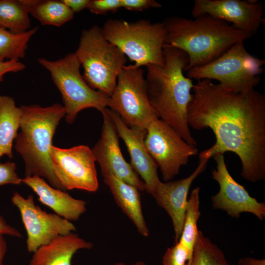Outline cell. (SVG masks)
Wrapping results in <instances>:
<instances>
[{"label": "cell", "instance_id": "cell-21", "mask_svg": "<svg viewBox=\"0 0 265 265\" xmlns=\"http://www.w3.org/2000/svg\"><path fill=\"white\" fill-rule=\"evenodd\" d=\"M22 110L14 99L0 95V159L4 155L12 159L13 142L20 128Z\"/></svg>", "mask_w": 265, "mask_h": 265}, {"label": "cell", "instance_id": "cell-29", "mask_svg": "<svg viewBox=\"0 0 265 265\" xmlns=\"http://www.w3.org/2000/svg\"><path fill=\"white\" fill-rule=\"evenodd\" d=\"M16 165L14 162L7 161L0 162V186L6 184L19 185L22 183L16 172Z\"/></svg>", "mask_w": 265, "mask_h": 265}, {"label": "cell", "instance_id": "cell-12", "mask_svg": "<svg viewBox=\"0 0 265 265\" xmlns=\"http://www.w3.org/2000/svg\"><path fill=\"white\" fill-rule=\"evenodd\" d=\"M11 201L19 210L27 234L26 248L34 253L58 236L74 232L75 226L56 213H48L36 205L33 196L24 198L14 192Z\"/></svg>", "mask_w": 265, "mask_h": 265}, {"label": "cell", "instance_id": "cell-18", "mask_svg": "<svg viewBox=\"0 0 265 265\" xmlns=\"http://www.w3.org/2000/svg\"><path fill=\"white\" fill-rule=\"evenodd\" d=\"M22 183L33 190L41 203L70 221L78 220L86 211V201L74 198L65 191L53 187L42 177H25Z\"/></svg>", "mask_w": 265, "mask_h": 265}, {"label": "cell", "instance_id": "cell-6", "mask_svg": "<svg viewBox=\"0 0 265 265\" xmlns=\"http://www.w3.org/2000/svg\"><path fill=\"white\" fill-rule=\"evenodd\" d=\"M74 53L83 69L82 76L86 83L110 97L126 65V56L105 38L97 25L82 30Z\"/></svg>", "mask_w": 265, "mask_h": 265}, {"label": "cell", "instance_id": "cell-26", "mask_svg": "<svg viewBox=\"0 0 265 265\" xmlns=\"http://www.w3.org/2000/svg\"><path fill=\"white\" fill-rule=\"evenodd\" d=\"M187 265H229L223 251L198 231L192 259Z\"/></svg>", "mask_w": 265, "mask_h": 265}, {"label": "cell", "instance_id": "cell-16", "mask_svg": "<svg viewBox=\"0 0 265 265\" xmlns=\"http://www.w3.org/2000/svg\"><path fill=\"white\" fill-rule=\"evenodd\" d=\"M108 113L115 127L119 137L127 147L131 158V164L141 180L145 190L152 195L160 181L157 164L148 152L144 139L146 130L130 128L120 116L107 107Z\"/></svg>", "mask_w": 265, "mask_h": 265}, {"label": "cell", "instance_id": "cell-5", "mask_svg": "<svg viewBox=\"0 0 265 265\" xmlns=\"http://www.w3.org/2000/svg\"><path fill=\"white\" fill-rule=\"evenodd\" d=\"M105 38L114 45L137 67L163 66L166 31L162 22L145 19L129 22L109 19L101 27Z\"/></svg>", "mask_w": 265, "mask_h": 265}, {"label": "cell", "instance_id": "cell-33", "mask_svg": "<svg viewBox=\"0 0 265 265\" xmlns=\"http://www.w3.org/2000/svg\"><path fill=\"white\" fill-rule=\"evenodd\" d=\"M7 235L16 237H21L20 233L14 227L8 224L0 215V236Z\"/></svg>", "mask_w": 265, "mask_h": 265}, {"label": "cell", "instance_id": "cell-2", "mask_svg": "<svg viewBox=\"0 0 265 265\" xmlns=\"http://www.w3.org/2000/svg\"><path fill=\"white\" fill-rule=\"evenodd\" d=\"M163 66L147 65L145 82L149 101L159 118L171 127L188 144L196 146L187 122L192 99V79L184 72L188 57L183 51L163 47Z\"/></svg>", "mask_w": 265, "mask_h": 265}, {"label": "cell", "instance_id": "cell-20", "mask_svg": "<svg viewBox=\"0 0 265 265\" xmlns=\"http://www.w3.org/2000/svg\"><path fill=\"white\" fill-rule=\"evenodd\" d=\"M104 183L108 186L117 205L134 224L143 237L149 235V230L143 216L139 190L110 174L104 175Z\"/></svg>", "mask_w": 265, "mask_h": 265}, {"label": "cell", "instance_id": "cell-8", "mask_svg": "<svg viewBox=\"0 0 265 265\" xmlns=\"http://www.w3.org/2000/svg\"><path fill=\"white\" fill-rule=\"evenodd\" d=\"M38 61L50 72L61 95L66 110L64 118L68 124L73 123L83 109L94 108L101 112L107 107L109 97L86 83L80 74L81 65L74 53L56 60L40 58Z\"/></svg>", "mask_w": 265, "mask_h": 265}, {"label": "cell", "instance_id": "cell-19", "mask_svg": "<svg viewBox=\"0 0 265 265\" xmlns=\"http://www.w3.org/2000/svg\"><path fill=\"white\" fill-rule=\"evenodd\" d=\"M92 242L73 232L55 238L34 253L28 265H71L74 254L80 249L93 247Z\"/></svg>", "mask_w": 265, "mask_h": 265}, {"label": "cell", "instance_id": "cell-28", "mask_svg": "<svg viewBox=\"0 0 265 265\" xmlns=\"http://www.w3.org/2000/svg\"><path fill=\"white\" fill-rule=\"evenodd\" d=\"M121 8V0H90L87 9L96 15L114 12Z\"/></svg>", "mask_w": 265, "mask_h": 265}, {"label": "cell", "instance_id": "cell-4", "mask_svg": "<svg viewBox=\"0 0 265 265\" xmlns=\"http://www.w3.org/2000/svg\"><path fill=\"white\" fill-rule=\"evenodd\" d=\"M20 107V131L14 148L24 161L25 177L39 176L53 187L64 191L53 171L50 157L53 135L66 115L64 106L55 103L47 107L31 105Z\"/></svg>", "mask_w": 265, "mask_h": 265}, {"label": "cell", "instance_id": "cell-24", "mask_svg": "<svg viewBox=\"0 0 265 265\" xmlns=\"http://www.w3.org/2000/svg\"><path fill=\"white\" fill-rule=\"evenodd\" d=\"M38 29L35 26L26 32L14 34L0 27V62L24 58L28 44Z\"/></svg>", "mask_w": 265, "mask_h": 265}, {"label": "cell", "instance_id": "cell-9", "mask_svg": "<svg viewBox=\"0 0 265 265\" xmlns=\"http://www.w3.org/2000/svg\"><path fill=\"white\" fill-rule=\"evenodd\" d=\"M107 107L117 113L130 128L146 130L153 120L159 118L149 101L142 67L133 64L123 67Z\"/></svg>", "mask_w": 265, "mask_h": 265}, {"label": "cell", "instance_id": "cell-11", "mask_svg": "<svg viewBox=\"0 0 265 265\" xmlns=\"http://www.w3.org/2000/svg\"><path fill=\"white\" fill-rule=\"evenodd\" d=\"M50 157L53 171L64 191L98 189L96 160L89 147L80 145L63 149L52 145Z\"/></svg>", "mask_w": 265, "mask_h": 265}, {"label": "cell", "instance_id": "cell-34", "mask_svg": "<svg viewBox=\"0 0 265 265\" xmlns=\"http://www.w3.org/2000/svg\"><path fill=\"white\" fill-rule=\"evenodd\" d=\"M238 265H265V260L257 259L251 257L243 258L238 260Z\"/></svg>", "mask_w": 265, "mask_h": 265}, {"label": "cell", "instance_id": "cell-31", "mask_svg": "<svg viewBox=\"0 0 265 265\" xmlns=\"http://www.w3.org/2000/svg\"><path fill=\"white\" fill-rule=\"evenodd\" d=\"M26 65L19 60H9L0 62V82L3 80L4 76L9 73H18L24 70Z\"/></svg>", "mask_w": 265, "mask_h": 265}, {"label": "cell", "instance_id": "cell-36", "mask_svg": "<svg viewBox=\"0 0 265 265\" xmlns=\"http://www.w3.org/2000/svg\"><path fill=\"white\" fill-rule=\"evenodd\" d=\"M128 265L122 262H119V263H116L113 265ZM131 265H148L143 261H137L135 262V263Z\"/></svg>", "mask_w": 265, "mask_h": 265}, {"label": "cell", "instance_id": "cell-35", "mask_svg": "<svg viewBox=\"0 0 265 265\" xmlns=\"http://www.w3.org/2000/svg\"><path fill=\"white\" fill-rule=\"evenodd\" d=\"M7 251V244L4 238L0 236V265H4L3 260Z\"/></svg>", "mask_w": 265, "mask_h": 265}, {"label": "cell", "instance_id": "cell-25", "mask_svg": "<svg viewBox=\"0 0 265 265\" xmlns=\"http://www.w3.org/2000/svg\"><path fill=\"white\" fill-rule=\"evenodd\" d=\"M199 192L200 188H195L187 200L183 230L178 241L192 255L199 231L197 229V222L201 215Z\"/></svg>", "mask_w": 265, "mask_h": 265}, {"label": "cell", "instance_id": "cell-30", "mask_svg": "<svg viewBox=\"0 0 265 265\" xmlns=\"http://www.w3.org/2000/svg\"><path fill=\"white\" fill-rule=\"evenodd\" d=\"M121 8L133 11H142L150 8H160L161 5L153 0H121Z\"/></svg>", "mask_w": 265, "mask_h": 265}, {"label": "cell", "instance_id": "cell-3", "mask_svg": "<svg viewBox=\"0 0 265 265\" xmlns=\"http://www.w3.org/2000/svg\"><path fill=\"white\" fill-rule=\"evenodd\" d=\"M162 23L166 31L164 46L181 50L188 56L185 72L213 61L233 45L252 36L208 14L192 20L168 17Z\"/></svg>", "mask_w": 265, "mask_h": 265}, {"label": "cell", "instance_id": "cell-14", "mask_svg": "<svg viewBox=\"0 0 265 265\" xmlns=\"http://www.w3.org/2000/svg\"><path fill=\"white\" fill-rule=\"evenodd\" d=\"M208 14L234 28L253 36L265 23L264 8L261 2L240 0H195L191 11L194 18Z\"/></svg>", "mask_w": 265, "mask_h": 265}, {"label": "cell", "instance_id": "cell-32", "mask_svg": "<svg viewBox=\"0 0 265 265\" xmlns=\"http://www.w3.org/2000/svg\"><path fill=\"white\" fill-rule=\"evenodd\" d=\"M75 13L87 8L90 0H62Z\"/></svg>", "mask_w": 265, "mask_h": 265}, {"label": "cell", "instance_id": "cell-23", "mask_svg": "<svg viewBox=\"0 0 265 265\" xmlns=\"http://www.w3.org/2000/svg\"><path fill=\"white\" fill-rule=\"evenodd\" d=\"M29 14L22 0H0V27L14 34L29 30Z\"/></svg>", "mask_w": 265, "mask_h": 265}, {"label": "cell", "instance_id": "cell-15", "mask_svg": "<svg viewBox=\"0 0 265 265\" xmlns=\"http://www.w3.org/2000/svg\"><path fill=\"white\" fill-rule=\"evenodd\" d=\"M101 113L103 123L101 136L92 151L96 161L100 165L102 175L112 174L135 186L139 191L145 190L143 182L122 154L119 135L108 113L107 107Z\"/></svg>", "mask_w": 265, "mask_h": 265}, {"label": "cell", "instance_id": "cell-13", "mask_svg": "<svg viewBox=\"0 0 265 265\" xmlns=\"http://www.w3.org/2000/svg\"><path fill=\"white\" fill-rule=\"evenodd\" d=\"M213 158L216 165L212 172V177L218 183L219 189L211 197L213 208L223 210L232 217H239L242 212H249L263 220L265 203L259 202L250 196L245 187L232 177L227 167L224 154H217Z\"/></svg>", "mask_w": 265, "mask_h": 265}, {"label": "cell", "instance_id": "cell-10", "mask_svg": "<svg viewBox=\"0 0 265 265\" xmlns=\"http://www.w3.org/2000/svg\"><path fill=\"white\" fill-rule=\"evenodd\" d=\"M144 142L165 182L177 175L181 167L187 164L190 158L198 152L195 146L187 143L159 118L153 120L147 126Z\"/></svg>", "mask_w": 265, "mask_h": 265}, {"label": "cell", "instance_id": "cell-17", "mask_svg": "<svg viewBox=\"0 0 265 265\" xmlns=\"http://www.w3.org/2000/svg\"><path fill=\"white\" fill-rule=\"evenodd\" d=\"M209 160L199 159L195 170L186 178L165 182L160 181L151 195L170 217L175 243L178 242L182 232L190 187L194 180L205 171Z\"/></svg>", "mask_w": 265, "mask_h": 265}, {"label": "cell", "instance_id": "cell-22", "mask_svg": "<svg viewBox=\"0 0 265 265\" xmlns=\"http://www.w3.org/2000/svg\"><path fill=\"white\" fill-rule=\"evenodd\" d=\"M29 14L43 26H61L71 20L75 13L62 0H22Z\"/></svg>", "mask_w": 265, "mask_h": 265}, {"label": "cell", "instance_id": "cell-27", "mask_svg": "<svg viewBox=\"0 0 265 265\" xmlns=\"http://www.w3.org/2000/svg\"><path fill=\"white\" fill-rule=\"evenodd\" d=\"M192 257L187 248L178 241L167 248L162 257V265H187Z\"/></svg>", "mask_w": 265, "mask_h": 265}, {"label": "cell", "instance_id": "cell-1", "mask_svg": "<svg viewBox=\"0 0 265 265\" xmlns=\"http://www.w3.org/2000/svg\"><path fill=\"white\" fill-rule=\"evenodd\" d=\"M187 109L194 130L211 129L215 142L199 155L210 159L232 152L241 163V176L255 183L265 178V96L255 89L228 91L207 79L197 81Z\"/></svg>", "mask_w": 265, "mask_h": 265}, {"label": "cell", "instance_id": "cell-7", "mask_svg": "<svg viewBox=\"0 0 265 265\" xmlns=\"http://www.w3.org/2000/svg\"><path fill=\"white\" fill-rule=\"evenodd\" d=\"M265 60L250 54L244 42L233 45L213 61L186 71L187 77L197 81L215 80L225 90L246 93L255 89L261 81L259 76Z\"/></svg>", "mask_w": 265, "mask_h": 265}]
</instances>
